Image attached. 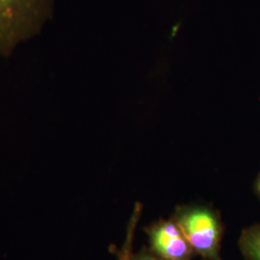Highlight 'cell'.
<instances>
[{"label": "cell", "instance_id": "7a4b0ae2", "mask_svg": "<svg viewBox=\"0 0 260 260\" xmlns=\"http://www.w3.org/2000/svg\"><path fill=\"white\" fill-rule=\"evenodd\" d=\"M172 218L180 226L195 251L205 260H223V223L212 207L202 205L177 206Z\"/></svg>", "mask_w": 260, "mask_h": 260}, {"label": "cell", "instance_id": "52a82bcc", "mask_svg": "<svg viewBox=\"0 0 260 260\" xmlns=\"http://www.w3.org/2000/svg\"><path fill=\"white\" fill-rule=\"evenodd\" d=\"M254 190H255L256 195L258 196V198L260 199V173L256 177V180L254 183Z\"/></svg>", "mask_w": 260, "mask_h": 260}, {"label": "cell", "instance_id": "3957f363", "mask_svg": "<svg viewBox=\"0 0 260 260\" xmlns=\"http://www.w3.org/2000/svg\"><path fill=\"white\" fill-rule=\"evenodd\" d=\"M150 251L166 260H191L195 251L177 222L162 219L146 229Z\"/></svg>", "mask_w": 260, "mask_h": 260}, {"label": "cell", "instance_id": "8992f818", "mask_svg": "<svg viewBox=\"0 0 260 260\" xmlns=\"http://www.w3.org/2000/svg\"><path fill=\"white\" fill-rule=\"evenodd\" d=\"M126 260H166L155 255L153 252L149 251H142L139 252H133V250L130 251Z\"/></svg>", "mask_w": 260, "mask_h": 260}, {"label": "cell", "instance_id": "277c9868", "mask_svg": "<svg viewBox=\"0 0 260 260\" xmlns=\"http://www.w3.org/2000/svg\"><path fill=\"white\" fill-rule=\"evenodd\" d=\"M238 245L246 259L260 260V222L242 232Z\"/></svg>", "mask_w": 260, "mask_h": 260}, {"label": "cell", "instance_id": "5b68a950", "mask_svg": "<svg viewBox=\"0 0 260 260\" xmlns=\"http://www.w3.org/2000/svg\"><path fill=\"white\" fill-rule=\"evenodd\" d=\"M141 209H142V207L140 205L135 206V209L131 216V220L128 223L126 238H125V241L123 243V246L121 248L118 260L127 259V256H128L130 251L133 250V241H134V237H135L136 226H137V223H138L140 216H141Z\"/></svg>", "mask_w": 260, "mask_h": 260}, {"label": "cell", "instance_id": "6da1fadb", "mask_svg": "<svg viewBox=\"0 0 260 260\" xmlns=\"http://www.w3.org/2000/svg\"><path fill=\"white\" fill-rule=\"evenodd\" d=\"M52 0H0V56L40 34L52 14Z\"/></svg>", "mask_w": 260, "mask_h": 260}]
</instances>
